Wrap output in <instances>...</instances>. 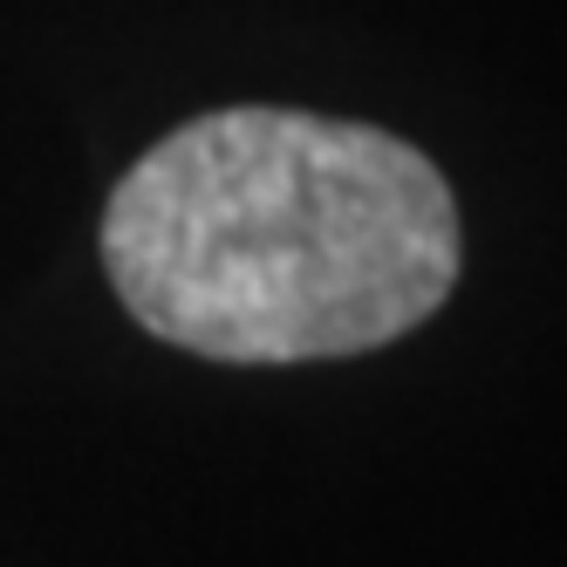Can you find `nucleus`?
I'll return each mask as SVG.
<instances>
[{
	"label": "nucleus",
	"instance_id": "nucleus-1",
	"mask_svg": "<svg viewBox=\"0 0 567 567\" xmlns=\"http://www.w3.org/2000/svg\"><path fill=\"white\" fill-rule=\"evenodd\" d=\"M96 247L157 342L213 362H329L424 329L458 288L465 226L417 144L233 103L116 178Z\"/></svg>",
	"mask_w": 567,
	"mask_h": 567
}]
</instances>
